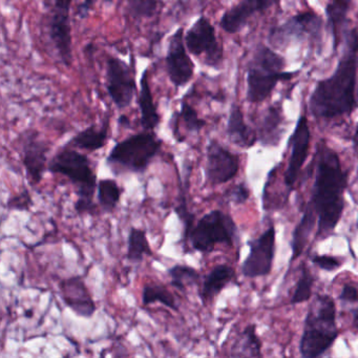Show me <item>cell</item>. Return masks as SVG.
Wrapping results in <instances>:
<instances>
[{
	"label": "cell",
	"instance_id": "obj_35",
	"mask_svg": "<svg viewBox=\"0 0 358 358\" xmlns=\"http://www.w3.org/2000/svg\"><path fill=\"white\" fill-rule=\"evenodd\" d=\"M250 196V192L245 183L236 184L229 189L226 190L224 194V200L227 202L234 203L236 205H243L248 201Z\"/></svg>",
	"mask_w": 358,
	"mask_h": 358
},
{
	"label": "cell",
	"instance_id": "obj_43",
	"mask_svg": "<svg viewBox=\"0 0 358 358\" xmlns=\"http://www.w3.org/2000/svg\"><path fill=\"white\" fill-rule=\"evenodd\" d=\"M34 316V311L32 309L26 310L24 311V317L32 318Z\"/></svg>",
	"mask_w": 358,
	"mask_h": 358
},
{
	"label": "cell",
	"instance_id": "obj_3",
	"mask_svg": "<svg viewBox=\"0 0 358 358\" xmlns=\"http://www.w3.org/2000/svg\"><path fill=\"white\" fill-rule=\"evenodd\" d=\"M52 173L64 176L76 186L77 201L74 208L78 215H95L97 205L94 194L97 189V176L92 169V162L87 155L75 148L64 145L56 152L48 166Z\"/></svg>",
	"mask_w": 358,
	"mask_h": 358
},
{
	"label": "cell",
	"instance_id": "obj_21",
	"mask_svg": "<svg viewBox=\"0 0 358 358\" xmlns=\"http://www.w3.org/2000/svg\"><path fill=\"white\" fill-rule=\"evenodd\" d=\"M226 133L232 143L242 148H250L257 141V135L246 122L242 108L236 103L230 108Z\"/></svg>",
	"mask_w": 358,
	"mask_h": 358
},
{
	"label": "cell",
	"instance_id": "obj_9",
	"mask_svg": "<svg viewBox=\"0 0 358 358\" xmlns=\"http://www.w3.org/2000/svg\"><path fill=\"white\" fill-rule=\"evenodd\" d=\"M106 79V92L115 106L120 110L129 108L138 93L134 59L129 66L121 58L108 56Z\"/></svg>",
	"mask_w": 358,
	"mask_h": 358
},
{
	"label": "cell",
	"instance_id": "obj_20",
	"mask_svg": "<svg viewBox=\"0 0 358 358\" xmlns=\"http://www.w3.org/2000/svg\"><path fill=\"white\" fill-rule=\"evenodd\" d=\"M236 278V270L227 264H220L210 270L203 280L202 288L199 292L203 305L211 303Z\"/></svg>",
	"mask_w": 358,
	"mask_h": 358
},
{
	"label": "cell",
	"instance_id": "obj_15",
	"mask_svg": "<svg viewBox=\"0 0 358 358\" xmlns=\"http://www.w3.org/2000/svg\"><path fill=\"white\" fill-rule=\"evenodd\" d=\"M51 150L49 142L41 139V134L29 129L22 135V163L32 185H38L48 171V154Z\"/></svg>",
	"mask_w": 358,
	"mask_h": 358
},
{
	"label": "cell",
	"instance_id": "obj_27",
	"mask_svg": "<svg viewBox=\"0 0 358 358\" xmlns=\"http://www.w3.org/2000/svg\"><path fill=\"white\" fill-rule=\"evenodd\" d=\"M262 343L255 324H248L234 341L230 351L232 357H262Z\"/></svg>",
	"mask_w": 358,
	"mask_h": 358
},
{
	"label": "cell",
	"instance_id": "obj_29",
	"mask_svg": "<svg viewBox=\"0 0 358 358\" xmlns=\"http://www.w3.org/2000/svg\"><path fill=\"white\" fill-rule=\"evenodd\" d=\"M122 194V188L115 180L101 179L98 181V204L104 213H113L117 208V205L120 202Z\"/></svg>",
	"mask_w": 358,
	"mask_h": 358
},
{
	"label": "cell",
	"instance_id": "obj_36",
	"mask_svg": "<svg viewBox=\"0 0 358 358\" xmlns=\"http://www.w3.org/2000/svg\"><path fill=\"white\" fill-rule=\"evenodd\" d=\"M32 206V196L27 188L20 194L11 196L7 202V208L9 210L29 211Z\"/></svg>",
	"mask_w": 358,
	"mask_h": 358
},
{
	"label": "cell",
	"instance_id": "obj_45",
	"mask_svg": "<svg viewBox=\"0 0 358 358\" xmlns=\"http://www.w3.org/2000/svg\"><path fill=\"white\" fill-rule=\"evenodd\" d=\"M357 98H358V90H357Z\"/></svg>",
	"mask_w": 358,
	"mask_h": 358
},
{
	"label": "cell",
	"instance_id": "obj_7",
	"mask_svg": "<svg viewBox=\"0 0 358 358\" xmlns=\"http://www.w3.org/2000/svg\"><path fill=\"white\" fill-rule=\"evenodd\" d=\"M238 240V229L231 215L215 209L203 215L190 231L187 246L194 251L210 253L217 245L232 247Z\"/></svg>",
	"mask_w": 358,
	"mask_h": 358
},
{
	"label": "cell",
	"instance_id": "obj_18",
	"mask_svg": "<svg viewBox=\"0 0 358 358\" xmlns=\"http://www.w3.org/2000/svg\"><path fill=\"white\" fill-rule=\"evenodd\" d=\"M278 0H242L228 9L220 20V27L227 34H238L255 14L270 9Z\"/></svg>",
	"mask_w": 358,
	"mask_h": 358
},
{
	"label": "cell",
	"instance_id": "obj_13",
	"mask_svg": "<svg viewBox=\"0 0 358 358\" xmlns=\"http://www.w3.org/2000/svg\"><path fill=\"white\" fill-rule=\"evenodd\" d=\"M240 162L238 155L224 148L217 140H210L206 148L205 181L213 186L231 181L240 171Z\"/></svg>",
	"mask_w": 358,
	"mask_h": 358
},
{
	"label": "cell",
	"instance_id": "obj_37",
	"mask_svg": "<svg viewBox=\"0 0 358 358\" xmlns=\"http://www.w3.org/2000/svg\"><path fill=\"white\" fill-rule=\"evenodd\" d=\"M311 261L324 271H334L341 267V262L337 257H331V255H314Z\"/></svg>",
	"mask_w": 358,
	"mask_h": 358
},
{
	"label": "cell",
	"instance_id": "obj_2",
	"mask_svg": "<svg viewBox=\"0 0 358 358\" xmlns=\"http://www.w3.org/2000/svg\"><path fill=\"white\" fill-rule=\"evenodd\" d=\"M357 66L358 29L355 28L345 36L343 56L332 76L320 81L310 97V112L315 118L330 120L355 110Z\"/></svg>",
	"mask_w": 358,
	"mask_h": 358
},
{
	"label": "cell",
	"instance_id": "obj_31",
	"mask_svg": "<svg viewBox=\"0 0 358 358\" xmlns=\"http://www.w3.org/2000/svg\"><path fill=\"white\" fill-rule=\"evenodd\" d=\"M171 285L179 291H185L188 287L196 286L201 280L198 270L182 264H176L167 269Z\"/></svg>",
	"mask_w": 358,
	"mask_h": 358
},
{
	"label": "cell",
	"instance_id": "obj_44",
	"mask_svg": "<svg viewBox=\"0 0 358 358\" xmlns=\"http://www.w3.org/2000/svg\"><path fill=\"white\" fill-rule=\"evenodd\" d=\"M54 1H52V0H43V5H45V7H52V5H53Z\"/></svg>",
	"mask_w": 358,
	"mask_h": 358
},
{
	"label": "cell",
	"instance_id": "obj_14",
	"mask_svg": "<svg viewBox=\"0 0 358 358\" xmlns=\"http://www.w3.org/2000/svg\"><path fill=\"white\" fill-rule=\"evenodd\" d=\"M322 20L317 14L306 11L293 16L285 24L276 27L270 34V41L276 47L287 45L293 38H310L320 43L322 39Z\"/></svg>",
	"mask_w": 358,
	"mask_h": 358
},
{
	"label": "cell",
	"instance_id": "obj_24",
	"mask_svg": "<svg viewBox=\"0 0 358 358\" xmlns=\"http://www.w3.org/2000/svg\"><path fill=\"white\" fill-rule=\"evenodd\" d=\"M316 222H317V215H316L311 203L309 202L305 207L303 217L293 231L292 241L290 244L291 249H292L290 264H292L297 257H301V253L305 250L308 241L315 228Z\"/></svg>",
	"mask_w": 358,
	"mask_h": 358
},
{
	"label": "cell",
	"instance_id": "obj_4",
	"mask_svg": "<svg viewBox=\"0 0 358 358\" xmlns=\"http://www.w3.org/2000/svg\"><path fill=\"white\" fill-rule=\"evenodd\" d=\"M339 336L336 324V305L327 294L315 297L306 315L299 352L305 358L324 355Z\"/></svg>",
	"mask_w": 358,
	"mask_h": 358
},
{
	"label": "cell",
	"instance_id": "obj_28",
	"mask_svg": "<svg viewBox=\"0 0 358 358\" xmlns=\"http://www.w3.org/2000/svg\"><path fill=\"white\" fill-rule=\"evenodd\" d=\"M152 255L145 230L131 227L127 238V251L125 259L131 263H142L144 257Z\"/></svg>",
	"mask_w": 358,
	"mask_h": 358
},
{
	"label": "cell",
	"instance_id": "obj_6",
	"mask_svg": "<svg viewBox=\"0 0 358 358\" xmlns=\"http://www.w3.org/2000/svg\"><path fill=\"white\" fill-rule=\"evenodd\" d=\"M284 58L265 45L253 55L247 74V100L251 103L265 101L280 81L292 79L297 72H285Z\"/></svg>",
	"mask_w": 358,
	"mask_h": 358
},
{
	"label": "cell",
	"instance_id": "obj_39",
	"mask_svg": "<svg viewBox=\"0 0 358 358\" xmlns=\"http://www.w3.org/2000/svg\"><path fill=\"white\" fill-rule=\"evenodd\" d=\"M96 3H97V0H83V1L77 6V17H78L79 20H85V18L89 17L90 13H91Z\"/></svg>",
	"mask_w": 358,
	"mask_h": 358
},
{
	"label": "cell",
	"instance_id": "obj_30",
	"mask_svg": "<svg viewBox=\"0 0 358 358\" xmlns=\"http://www.w3.org/2000/svg\"><path fill=\"white\" fill-rule=\"evenodd\" d=\"M160 303L173 311H179V303L175 295L161 284H146L142 290V303L144 306Z\"/></svg>",
	"mask_w": 358,
	"mask_h": 358
},
{
	"label": "cell",
	"instance_id": "obj_22",
	"mask_svg": "<svg viewBox=\"0 0 358 358\" xmlns=\"http://www.w3.org/2000/svg\"><path fill=\"white\" fill-rule=\"evenodd\" d=\"M183 180L179 179L180 190L178 196V204L175 207L176 215L179 217L180 222L183 225V238L182 242L184 244V249L187 246L188 236L194 228L196 215L188 209V190L190 186V177L192 173V163L189 160L184 162Z\"/></svg>",
	"mask_w": 358,
	"mask_h": 358
},
{
	"label": "cell",
	"instance_id": "obj_23",
	"mask_svg": "<svg viewBox=\"0 0 358 358\" xmlns=\"http://www.w3.org/2000/svg\"><path fill=\"white\" fill-rule=\"evenodd\" d=\"M110 116L106 115L103 122L99 127L96 124L90 125L83 131H79L72 138L66 146L79 150L97 152L106 145L108 140V131H110Z\"/></svg>",
	"mask_w": 358,
	"mask_h": 358
},
{
	"label": "cell",
	"instance_id": "obj_32",
	"mask_svg": "<svg viewBox=\"0 0 358 358\" xmlns=\"http://www.w3.org/2000/svg\"><path fill=\"white\" fill-rule=\"evenodd\" d=\"M171 120L183 123L184 129L190 134H199L207 125L206 121L199 117L196 108L185 100H182L179 112L173 114Z\"/></svg>",
	"mask_w": 358,
	"mask_h": 358
},
{
	"label": "cell",
	"instance_id": "obj_16",
	"mask_svg": "<svg viewBox=\"0 0 358 358\" xmlns=\"http://www.w3.org/2000/svg\"><path fill=\"white\" fill-rule=\"evenodd\" d=\"M310 139H311V134H310L307 118L305 116H301L288 142L291 148V155L288 167L285 171L284 183L290 192H292L301 169L307 160Z\"/></svg>",
	"mask_w": 358,
	"mask_h": 358
},
{
	"label": "cell",
	"instance_id": "obj_42",
	"mask_svg": "<svg viewBox=\"0 0 358 358\" xmlns=\"http://www.w3.org/2000/svg\"><path fill=\"white\" fill-rule=\"evenodd\" d=\"M352 316H353V326L358 330V308L352 310Z\"/></svg>",
	"mask_w": 358,
	"mask_h": 358
},
{
	"label": "cell",
	"instance_id": "obj_33",
	"mask_svg": "<svg viewBox=\"0 0 358 358\" xmlns=\"http://www.w3.org/2000/svg\"><path fill=\"white\" fill-rule=\"evenodd\" d=\"M314 286V276L312 275L309 268L303 264L301 268V276L297 280L296 288L290 299L291 305L305 303L312 296V289Z\"/></svg>",
	"mask_w": 358,
	"mask_h": 358
},
{
	"label": "cell",
	"instance_id": "obj_12",
	"mask_svg": "<svg viewBox=\"0 0 358 358\" xmlns=\"http://www.w3.org/2000/svg\"><path fill=\"white\" fill-rule=\"evenodd\" d=\"M275 227L272 225L259 238L247 243L249 255L241 267L243 275L255 278L268 275L271 272L275 255Z\"/></svg>",
	"mask_w": 358,
	"mask_h": 358
},
{
	"label": "cell",
	"instance_id": "obj_1",
	"mask_svg": "<svg viewBox=\"0 0 358 358\" xmlns=\"http://www.w3.org/2000/svg\"><path fill=\"white\" fill-rule=\"evenodd\" d=\"M313 161L315 180L310 203L317 215L315 238L324 240L334 232L345 210L349 173L343 171L338 155L324 140L316 145Z\"/></svg>",
	"mask_w": 358,
	"mask_h": 358
},
{
	"label": "cell",
	"instance_id": "obj_38",
	"mask_svg": "<svg viewBox=\"0 0 358 358\" xmlns=\"http://www.w3.org/2000/svg\"><path fill=\"white\" fill-rule=\"evenodd\" d=\"M339 301H343V303H358L357 287L350 284V282H347V284L343 285L341 294H339Z\"/></svg>",
	"mask_w": 358,
	"mask_h": 358
},
{
	"label": "cell",
	"instance_id": "obj_17",
	"mask_svg": "<svg viewBox=\"0 0 358 358\" xmlns=\"http://www.w3.org/2000/svg\"><path fill=\"white\" fill-rule=\"evenodd\" d=\"M59 290L66 306L80 317L91 318L97 311V305L83 276L64 278L59 282Z\"/></svg>",
	"mask_w": 358,
	"mask_h": 358
},
{
	"label": "cell",
	"instance_id": "obj_41",
	"mask_svg": "<svg viewBox=\"0 0 358 358\" xmlns=\"http://www.w3.org/2000/svg\"><path fill=\"white\" fill-rule=\"evenodd\" d=\"M353 148L355 150L356 157L358 158V123L353 136Z\"/></svg>",
	"mask_w": 358,
	"mask_h": 358
},
{
	"label": "cell",
	"instance_id": "obj_11",
	"mask_svg": "<svg viewBox=\"0 0 358 358\" xmlns=\"http://www.w3.org/2000/svg\"><path fill=\"white\" fill-rule=\"evenodd\" d=\"M183 28L177 29L169 39V47L165 56V69L167 76L176 91L185 87L194 76V60L184 41Z\"/></svg>",
	"mask_w": 358,
	"mask_h": 358
},
{
	"label": "cell",
	"instance_id": "obj_5",
	"mask_svg": "<svg viewBox=\"0 0 358 358\" xmlns=\"http://www.w3.org/2000/svg\"><path fill=\"white\" fill-rule=\"evenodd\" d=\"M163 141L155 131H143L115 144L106 165L115 176L121 173H144L158 156Z\"/></svg>",
	"mask_w": 358,
	"mask_h": 358
},
{
	"label": "cell",
	"instance_id": "obj_40",
	"mask_svg": "<svg viewBox=\"0 0 358 358\" xmlns=\"http://www.w3.org/2000/svg\"><path fill=\"white\" fill-rule=\"evenodd\" d=\"M119 127H124V129H131V119L127 115H121L118 119Z\"/></svg>",
	"mask_w": 358,
	"mask_h": 358
},
{
	"label": "cell",
	"instance_id": "obj_19",
	"mask_svg": "<svg viewBox=\"0 0 358 358\" xmlns=\"http://www.w3.org/2000/svg\"><path fill=\"white\" fill-rule=\"evenodd\" d=\"M138 106L140 110V123L143 131H154L161 122L158 106L155 102L150 83V70L145 69L140 79L138 92Z\"/></svg>",
	"mask_w": 358,
	"mask_h": 358
},
{
	"label": "cell",
	"instance_id": "obj_34",
	"mask_svg": "<svg viewBox=\"0 0 358 358\" xmlns=\"http://www.w3.org/2000/svg\"><path fill=\"white\" fill-rule=\"evenodd\" d=\"M129 15L136 20H150L158 12L159 0H127Z\"/></svg>",
	"mask_w": 358,
	"mask_h": 358
},
{
	"label": "cell",
	"instance_id": "obj_26",
	"mask_svg": "<svg viewBox=\"0 0 358 358\" xmlns=\"http://www.w3.org/2000/svg\"><path fill=\"white\" fill-rule=\"evenodd\" d=\"M352 0H330L326 8L327 18L333 37V50L336 51L341 43L343 27L347 24Z\"/></svg>",
	"mask_w": 358,
	"mask_h": 358
},
{
	"label": "cell",
	"instance_id": "obj_25",
	"mask_svg": "<svg viewBox=\"0 0 358 358\" xmlns=\"http://www.w3.org/2000/svg\"><path fill=\"white\" fill-rule=\"evenodd\" d=\"M282 120L284 119L280 108L271 106L266 110L257 133V140H259L262 145L267 148L278 145L282 136Z\"/></svg>",
	"mask_w": 358,
	"mask_h": 358
},
{
	"label": "cell",
	"instance_id": "obj_8",
	"mask_svg": "<svg viewBox=\"0 0 358 358\" xmlns=\"http://www.w3.org/2000/svg\"><path fill=\"white\" fill-rule=\"evenodd\" d=\"M190 55L199 58L208 68L220 70L224 62V48L208 17L199 16L184 35Z\"/></svg>",
	"mask_w": 358,
	"mask_h": 358
},
{
	"label": "cell",
	"instance_id": "obj_10",
	"mask_svg": "<svg viewBox=\"0 0 358 358\" xmlns=\"http://www.w3.org/2000/svg\"><path fill=\"white\" fill-rule=\"evenodd\" d=\"M73 0H54L48 22V32L60 62L66 68L72 66L73 37L71 11Z\"/></svg>",
	"mask_w": 358,
	"mask_h": 358
}]
</instances>
